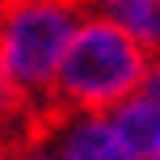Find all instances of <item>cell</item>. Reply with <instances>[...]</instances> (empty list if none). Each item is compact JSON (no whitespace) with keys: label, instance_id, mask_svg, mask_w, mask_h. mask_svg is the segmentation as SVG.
Segmentation results:
<instances>
[{"label":"cell","instance_id":"9","mask_svg":"<svg viewBox=\"0 0 160 160\" xmlns=\"http://www.w3.org/2000/svg\"><path fill=\"white\" fill-rule=\"evenodd\" d=\"M143 93H152L156 101H160V55H156V63H152V76H148V88Z\"/></svg>","mask_w":160,"mask_h":160},{"label":"cell","instance_id":"10","mask_svg":"<svg viewBox=\"0 0 160 160\" xmlns=\"http://www.w3.org/2000/svg\"><path fill=\"white\" fill-rule=\"evenodd\" d=\"M4 4H8V0H0V8H4Z\"/></svg>","mask_w":160,"mask_h":160},{"label":"cell","instance_id":"7","mask_svg":"<svg viewBox=\"0 0 160 160\" xmlns=\"http://www.w3.org/2000/svg\"><path fill=\"white\" fill-rule=\"evenodd\" d=\"M25 110H30V105H25V97L17 93V88H13V80H8L4 72H0V127L17 122V118H21Z\"/></svg>","mask_w":160,"mask_h":160},{"label":"cell","instance_id":"2","mask_svg":"<svg viewBox=\"0 0 160 160\" xmlns=\"http://www.w3.org/2000/svg\"><path fill=\"white\" fill-rule=\"evenodd\" d=\"M84 13V0H8L0 8V72L30 110L51 114L59 68Z\"/></svg>","mask_w":160,"mask_h":160},{"label":"cell","instance_id":"4","mask_svg":"<svg viewBox=\"0 0 160 160\" xmlns=\"http://www.w3.org/2000/svg\"><path fill=\"white\" fill-rule=\"evenodd\" d=\"M110 122L135 160H160V101L152 93H135L131 101H122Z\"/></svg>","mask_w":160,"mask_h":160},{"label":"cell","instance_id":"6","mask_svg":"<svg viewBox=\"0 0 160 160\" xmlns=\"http://www.w3.org/2000/svg\"><path fill=\"white\" fill-rule=\"evenodd\" d=\"M13 160H68V156H63V152H59V148H55V143H51V139L38 131V135H25L21 143H17Z\"/></svg>","mask_w":160,"mask_h":160},{"label":"cell","instance_id":"8","mask_svg":"<svg viewBox=\"0 0 160 160\" xmlns=\"http://www.w3.org/2000/svg\"><path fill=\"white\" fill-rule=\"evenodd\" d=\"M17 143H21V139L13 135V131L8 127H0V160H13V152H17Z\"/></svg>","mask_w":160,"mask_h":160},{"label":"cell","instance_id":"5","mask_svg":"<svg viewBox=\"0 0 160 160\" xmlns=\"http://www.w3.org/2000/svg\"><path fill=\"white\" fill-rule=\"evenodd\" d=\"M84 4L110 17L114 25H122L139 47L160 55V0H84Z\"/></svg>","mask_w":160,"mask_h":160},{"label":"cell","instance_id":"3","mask_svg":"<svg viewBox=\"0 0 160 160\" xmlns=\"http://www.w3.org/2000/svg\"><path fill=\"white\" fill-rule=\"evenodd\" d=\"M42 135L68 160H135L131 148L118 139L110 114H63V110H51L42 118Z\"/></svg>","mask_w":160,"mask_h":160},{"label":"cell","instance_id":"1","mask_svg":"<svg viewBox=\"0 0 160 160\" xmlns=\"http://www.w3.org/2000/svg\"><path fill=\"white\" fill-rule=\"evenodd\" d=\"M156 55L139 47L122 25L88 8L80 21L68 59L59 68L51 110L63 114H114L122 101L148 88Z\"/></svg>","mask_w":160,"mask_h":160}]
</instances>
